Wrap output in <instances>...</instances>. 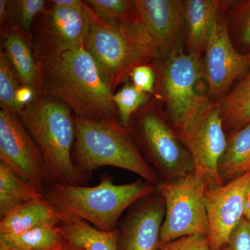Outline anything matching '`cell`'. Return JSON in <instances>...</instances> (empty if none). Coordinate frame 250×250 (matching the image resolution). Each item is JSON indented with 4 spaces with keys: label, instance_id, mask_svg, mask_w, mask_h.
Segmentation results:
<instances>
[{
    "label": "cell",
    "instance_id": "cell-21",
    "mask_svg": "<svg viewBox=\"0 0 250 250\" xmlns=\"http://www.w3.org/2000/svg\"><path fill=\"white\" fill-rule=\"evenodd\" d=\"M218 105L227 134H231L250 123V71Z\"/></svg>",
    "mask_w": 250,
    "mask_h": 250
},
{
    "label": "cell",
    "instance_id": "cell-34",
    "mask_svg": "<svg viewBox=\"0 0 250 250\" xmlns=\"http://www.w3.org/2000/svg\"><path fill=\"white\" fill-rule=\"evenodd\" d=\"M243 218L250 223V182L245 194Z\"/></svg>",
    "mask_w": 250,
    "mask_h": 250
},
{
    "label": "cell",
    "instance_id": "cell-20",
    "mask_svg": "<svg viewBox=\"0 0 250 250\" xmlns=\"http://www.w3.org/2000/svg\"><path fill=\"white\" fill-rule=\"evenodd\" d=\"M250 171V123L228 135V147L220 161L219 174L222 184Z\"/></svg>",
    "mask_w": 250,
    "mask_h": 250
},
{
    "label": "cell",
    "instance_id": "cell-4",
    "mask_svg": "<svg viewBox=\"0 0 250 250\" xmlns=\"http://www.w3.org/2000/svg\"><path fill=\"white\" fill-rule=\"evenodd\" d=\"M89 13L90 31L85 47L112 93L129 80L135 67L159 62L155 41L140 21L108 24L98 18L90 6Z\"/></svg>",
    "mask_w": 250,
    "mask_h": 250
},
{
    "label": "cell",
    "instance_id": "cell-11",
    "mask_svg": "<svg viewBox=\"0 0 250 250\" xmlns=\"http://www.w3.org/2000/svg\"><path fill=\"white\" fill-rule=\"evenodd\" d=\"M0 162L19 178L43 193L45 167L40 149L17 113L0 111Z\"/></svg>",
    "mask_w": 250,
    "mask_h": 250
},
{
    "label": "cell",
    "instance_id": "cell-2",
    "mask_svg": "<svg viewBox=\"0 0 250 250\" xmlns=\"http://www.w3.org/2000/svg\"><path fill=\"white\" fill-rule=\"evenodd\" d=\"M18 116L42 153L47 186H88L89 179L79 170L72 156L75 126L71 109L58 99L43 95Z\"/></svg>",
    "mask_w": 250,
    "mask_h": 250
},
{
    "label": "cell",
    "instance_id": "cell-7",
    "mask_svg": "<svg viewBox=\"0 0 250 250\" xmlns=\"http://www.w3.org/2000/svg\"><path fill=\"white\" fill-rule=\"evenodd\" d=\"M161 101L174 131L184 144L209 96L200 91L204 78L202 59L187 52L177 54L159 62Z\"/></svg>",
    "mask_w": 250,
    "mask_h": 250
},
{
    "label": "cell",
    "instance_id": "cell-16",
    "mask_svg": "<svg viewBox=\"0 0 250 250\" xmlns=\"http://www.w3.org/2000/svg\"><path fill=\"white\" fill-rule=\"evenodd\" d=\"M1 27V49L18 80L21 85L34 90L37 98L42 96V75L31 46L30 37L13 24H5Z\"/></svg>",
    "mask_w": 250,
    "mask_h": 250
},
{
    "label": "cell",
    "instance_id": "cell-13",
    "mask_svg": "<svg viewBox=\"0 0 250 250\" xmlns=\"http://www.w3.org/2000/svg\"><path fill=\"white\" fill-rule=\"evenodd\" d=\"M138 19L142 23L159 49L161 62L185 52L187 26L182 0H133Z\"/></svg>",
    "mask_w": 250,
    "mask_h": 250
},
{
    "label": "cell",
    "instance_id": "cell-5",
    "mask_svg": "<svg viewBox=\"0 0 250 250\" xmlns=\"http://www.w3.org/2000/svg\"><path fill=\"white\" fill-rule=\"evenodd\" d=\"M156 188L142 179L116 184L105 173L95 187L51 184L45 187L43 194L62 214L82 219L101 231H111L118 228L130 206Z\"/></svg>",
    "mask_w": 250,
    "mask_h": 250
},
{
    "label": "cell",
    "instance_id": "cell-31",
    "mask_svg": "<svg viewBox=\"0 0 250 250\" xmlns=\"http://www.w3.org/2000/svg\"><path fill=\"white\" fill-rule=\"evenodd\" d=\"M221 250H250L249 221L242 219Z\"/></svg>",
    "mask_w": 250,
    "mask_h": 250
},
{
    "label": "cell",
    "instance_id": "cell-26",
    "mask_svg": "<svg viewBox=\"0 0 250 250\" xmlns=\"http://www.w3.org/2000/svg\"><path fill=\"white\" fill-rule=\"evenodd\" d=\"M151 97L150 95L138 90L132 83L126 82L121 90L113 95L120 123L125 127H128L131 118L149 103Z\"/></svg>",
    "mask_w": 250,
    "mask_h": 250
},
{
    "label": "cell",
    "instance_id": "cell-14",
    "mask_svg": "<svg viewBox=\"0 0 250 250\" xmlns=\"http://www.w3.org/2000/svg\"><path fill=\"white\" fill-rule=\"evenodd\" d=\"M166 213L157 188L135 202L118 223V250H158Z\"/></svg>",
    "mask_w": 250,
    "mask_h": 250
},
{
    "label": "cell",
    "instance_id": "cell-36",
    "mask_svg": "<svg viewBox=\"0 0 250 250\" xmlns=\"http://www.w3.org/2000/svg\"><path fill=\"white\" fill-rule=\"evenodd\" d=\"M0 250H22L18 249V248H13V247L8 246L5 244L3 242L0 241Z\"/></svg>",
    "mask_w": 250,
    "mask_h": 250
},
{
    "label": "cell",
    "instance_id": "cell-19",
    "mask_svg": "<svg viewBox=\"0 0 250 250\" xmlns=\"http://www.w3.org/2000/svg\"><path fill=\"white\" fill-rule=\"evenodd\" d=\"M60 227L71 246L85 250H118V229L111 231H101L82 219L64 214Z\"/></svg>",
    "mask_w": 250,
    "mask_h": 250
},
{
    "label": "cell",
    "instance_id": "cell-12",
    "mask_svg": "<svg viewBox=\"0 0 250 250\" xmlns=\"http://www.w3.org/2000/svg\"><path fill=\"white\" fill-rule=\"evenodd\" d=\"M184 145L191 154L194 170L202 176L207 188L223 185L219 166L228 147V134L218 103L210 100L207 104Z\"/></svg>",
    "mask_w": 250,
    "mask_h": 250
},
{
    "label": "cell",
    "instance_id": "cell-27",
    "mask_svg": "<svg viewBox=\"0 0 250 250\" xmlns=\"http://www.w3.org/2000/svg\"><path fill=\"white\" fill-rule=\"evenodd\" d=\"M47 4L48 1L44 0L9 1L7 17L4 25L13 24L29 36L36 18L45 9Z\"/></svg>",
    "mask_w": 250,
    "mask_h": 250
},
{
    "label": "cell",
    "instance_id": "cell-22",
    "mask_svg": "<svg viewBox=\"0 0 250 250\" xmlns=\"http://www.w3.org/2000/svg\"><path fill=\"white\" fill-rule=\"evenodd\" d=\"M0 241L22 250H65L69 246L60 225L41 227L16 234L0 235Z\"/></svg>",
    "mask_w": 250,
    "mask_h": 250
},
{
    "label": "cell",
    "instance_id": "cell-25",
    "mask_svg": "<svg viewBox=\"0 0 250 250\" xmlns=\"http://www.w3.org/2000/svg\"><path fill=\"white\" fill-rule=\"evenodd\" d=\"M85 2L102 21L112 24H129L139 21L129 0H89Z\"/></svg>",
    "mask_w": 250,
    "mask_h": 250
},
{
    "label": "cell",
    "instance_id": "cell-35",
    "mask_svg": "<svg viewBox=\"0 0 250 250\" xmlns=\"http://www.w3.org/2000/svg\"><path fill=\"white\" fill-rule=\"evenodd\" d=\"M9 1L8 0H1L0 1V24L4 25L6 22L7 17L8 8H9Z\"/></svg>",
    "mask_w": 250,
    "mask_h": 250
},
{
    "label": "cell",
    "instance_id": "cell-33",
    "mask_svg": "<svg viewBox=\"0 0 250 250\" xmlns=\"http://www.w3.org/2000/svg\"><path fill=\"white\" fill-rule=\"evenodd\" d=\"M49 1L56 6L71 9H82L84 7L85 4V1L80 0H53Z\"/></svg>",
    "mask_w": 250,
    "mask_h": 250
},
{
    "label": "cell",
    "instance_id": "cell-10",
    "mask_svg": "<svg viewBox=\"0 0 250 250\" xmlns=\"http://www.w3.org/2000/svg\"><path fill=\"white\" fill-rule=\"evenodd\" d=\"M224 12L215 21L202 60L208 96L215 103L226 96L234 83L241 82L250 71V54L245 55L235 48Z\"/></svg>",
    "mask_w": 250,
    "mask_h": 250
},
{
    "label": "cell",
    "instance_id": "cell-15",
    "mask_svg": "<svg viewBox=\"0 0 250 250\" xmlns=\"http://www.w3.org/2000/svg\"><path fill=\"white\" fill-rule=\"evenodd\" d=\"M250 182V171L220 187L206 189L207 237L213 250L223 249L243 218L245 194Z\"/></svg>",
    "mask_w": 250,
    "mask_h": 250
},
{
    "label": "cell",
    "instance_id": "cell-23",
    "mask_svg": "<svg viewBox=\"0 0 250 250\" xmlns=\"http://www.w3.org/2000/svg\"><path fill=\"white\" fill-rule=\"evenodd\" d=\"M45 197L0 162V219L27 202Z\"/></svg>",
    "mask_w": 250,
    "mask_h": 250
},
{
    "label": "cell",
    "instance_id": "cell-9",
    "mask_svg": "<svg viewBox=\"0 0 250 250\" xmlns=\"http://www.w3.org/2000/svg\"><path fill=\"white\" fill-rule=\"evenodd\" d=\"M48 4L36 18L29 35L36 60L54 59L85 47L89 34V6L85 1L82 9Z\"/></svg>",
    "mask_w": 250,
    "mask_h": 250
},
{
    "label": "cell",
    "instance_id": "cell-18",
    "mask_svg": "<svg viewBox=\"0 0 250 250\" xmlns=\"http://www.w3.org/2000/svg\"><path fill=\"white\" fill-rule=\"evenodd\" d=\"M62 214L45 197L20 206L0 219V235L16 234L41 228L59 225Z\"/></svg>",
    "mask_w": 250,
    "mask_h": 250
},
{
    "label": "cell",
    "instance_id": "cell-3",
    "mask_svg": "<svg viewBox=\"0 0 250 250\" xmlns=\"http://www.w3.org/2000/svg\"><path fill=\"white\" fill-rule=\"evenodd\" d=\"M75 126L73 160L82 174L90 179L99 167L111 166L137 174L157 186L158 174L140 150L127 127L116 119L87 121L74 115Z\"/></svg>",
    "mask_w": 250,
    "mask_h": 250
},
{
    "label": "cell",
    "instance_id": "cell-29",
    "mask_svg": "<svg viewBox=\"0 0 250 250\" xmlns=\"http://www.w3.org/2000/svg\"><path fill=\"white\" fill-rule=\"evenodd\" d=\"M133 85L143 93L154 96L158 101H161L160 95L156 89V69L150 65H142L135 67L130 75Z\"/></svg>",
    "mask_w": 250,
    "mask_h": 250
},
{
    "label": "cell",
    "instance_id": "cell-24",
    "mask_svg": "<svg viewBox=\"0 0 250 250\" xmlns=\"http://www.w3.org/2000/svg\"><path fill=\"white\" fill-rule=\"evenodd\" d=\"M224 17L235 48L245 55L250 54V0L231 1Z\"/></svg>",
    "mask_w": 250,
    "mask_h": 250
},
{
    "label": "cell",
    "instance_id": "cell-28",
    "mask_svg": "<svg viewBox=\"0 0 250 250\" xmlns=\"http://www.w3.org/2000/svg\"><path fill=\"white\" fill-rule=\"evenodd\" d=\"M21 83L15 75L4 52H0V105L1 110L19 113L16 97Z\"/></svg>",
    "mask_w": 250,
    "mask_h": 250
},
{
    "label": "cell",
    "instance_id": "cell-6",
    "mask_svg": "<svg viewBox=\"0 0 250 250\" xmlns=\"http://www.w3.org/2000/svg\"><path fill=\"white\" fill-rule=\"evenodd\" d=\"M127 128L161 181L177 180L194 170L191 154L155 102L136 112Z\"/></svg>",
    "mask_w": 250,
    "mask_h": 250
},
{
    "label": "cell",
    "instance_id": "cell-32",
    "mask_svg": "<svg viewBox=\"0 0 250 250\" xmlns=\"http://www.w3.org/2000/svg\"><path fill=\"white\" fill-rule=\"evenodd\" d=\"M37 98V95L34 90L28 86L21 85L16 93V101L19 113L23 108L33 103Z\"/></svg>",
    "mask_w": 250,
    "mask_h": 250
},
{
    "label": "cell",
    "instance_id": "cell-1",
    "mask_svg": "<svg viewBox=\"0 0 250 250\" xmlns=\"http://www.w3.org/2000/svg\"><path fill=\"white\" fill-rule=\"evenodd\" d=\"M37 62L43 95L61 100L82 119H118L114 94L85 47Z\"/></svg>",
    "mask_w": 250,
    "mask_h": 250
},
{
    "label": "cell",
    "instance_id": "cell-37",
    "mask_svg": "<svg viewBox=\"0 0 250 250\" xmlns=\"http://www.w3.org/2000/svg\"><path fill=\"white\" fill-rule=\"evenodd\" d=\"M65 250H85L82 248H79V247L71 246V245L69 244L68 247Z\"/></svg>",
    "mask_w": 250,
    "mask_h": 250
},
{
    "label": "cell",
    "instance_id": "cell-30",
    "mask_svg": "<svg viewBox=\"0 0 250 250\" xmlns=\"http://www.w3.org/2000/svg\"><path fill=\"white\" fill-rule=\"evenodd\" d=\"M158 250H213L205 235H190L166 243Z\"/></svg>",
    "mask_w": 250,
    "mask_h": 250
},
{
    "label": "cell",
    "instance_id": "cell-17",
    "mask_svg": "<svg viewBox=\"0 0 250 250\" xmlns=\"http://www.w3.org/2000/svg\"><path fill=\"white\" fill-rule=\"evenodd\" d=\"M231 2L220 0L184 1L187 54L195 59H201L217 18Z\"/></svg>",
    "mask_w": 250,
    "mask_h": 250
},
{
    "label": "cell",
    "instance_id": "cell-8",
    "mask_svg": "<svg viewBox=\"0 0 250 250\" xmlns=\"http://www.w3.org/2000/svg\"><path fill=\"white\" fill-rule=\"evenodd\" d=\"M156 188L166 204L159 248L182 237L208 235L205 201L207 187L200 174L193 170L177 180L161 181Z\"/></svg>",
    "mask_w": 250,
    "mask_h": 250
}]
</instances>
